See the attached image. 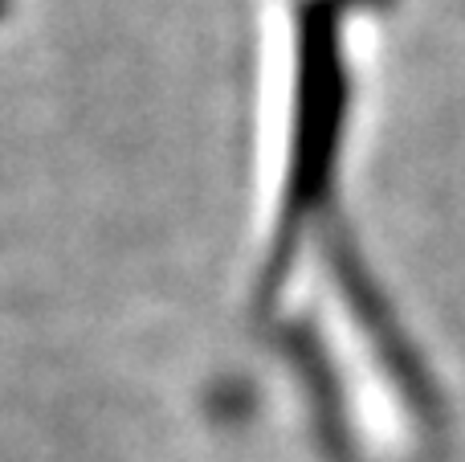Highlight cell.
I'll list each match as a JSON object with an SVG mask.
<instances>
[{"instance_id":"6da1fadb","label":"cell","mask_w":465,"mask_h":462,"mask_svg":"<svg viewBox=\"0 0 465 462\" xmlns=\"http://www.w3.org/2000/svg\"><path fill=\"white\" fill-rule=\"evenodd\" d=\"M388 0H278L249 316L339 462H417L441 397L355 217L371 21Z\"/></svg>"}]
</instances>
